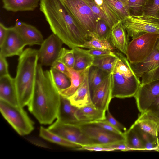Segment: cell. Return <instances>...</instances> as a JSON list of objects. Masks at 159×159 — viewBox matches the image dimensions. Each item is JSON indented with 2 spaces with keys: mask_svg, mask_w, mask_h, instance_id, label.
Returning <instances> with one entry per match:
<instances>
[{
  "mask_svg": "<svg viewBox=\"0 0 159 159\" xmlns=\"http://www.w3.org/2000/svg\"><path fill=\"white\" fill-rule=\"evenodd\" d=\"M61 95L49 70L38 64L34 92L27 106L30 112L42 124L49 125L57 119Z\"/></svg>",
  "mask_w": 159,
  "mask_h": 159,
  "instance_id": "2",
  "label": "cell"
},
{
  "mask_svg": "<svg viewBox=\"0 0 159 159\" xmlns=\"http://www.w3.org/2000/svg\"><path fill=\"white\" fill-rule=\"evenodd\" d=\"M158 139H159V136H158Z\"/></svg>",
  "mask_w": 159,
  "mask_h": 159,
  "instance_id": "52",
  "label": "cell"
},
{
  "mask_svg": "<svg viewBox=\"0 0 159 159\" xmlns=\"http://www.w3.org/2000/svg\"><path fill=\"white\" fill-rule=\"evenodd\" d=\"M103 1L121 22L130 16L127 7L120 0H103Z\"/></svg>",
  "mask_w": 159,
  "mask_h": 159,
  "instance_id": "32",
  "label": "cell"
},
{
  "mask_svg": "<svg viewBox=\"0 0 159 159\" xmlns=\"http://www.w3.org/2000/svg\"><path fill=\"white\" fill-rule=\"evenodd\" d=\"M130 64L136 76L140 79L143 75L159 66V50L155 48L151 54L143 60Z\"/></svg>",
  "mask_w": 159,
  "mask_h": 159,
  "instance_id": "22",
  "label": "cell"
},
{
  "mask_svg": "<svg viewBox=\"0 0 159 159\" xmlns=\"http://www.w3.org/2000/svg\"><path fill=\"white\" fill-rule=\"evenodd\" d=\"M126 144L134 150H145L141 137L133 124L124 133Z\"/></svg>",
  "mask_w": 159,
  "mask_h": 159,
  "instance_id": "27",
  "label": "cell"
},
{
  "mask_svg": "<svg viewBox=\"0 0 159 159\" xmlns=\"http://www.w3.org/2000/svg\"><path fill=\"white\" fill-rule=\"evenodd\" d=\"M155 48H157V49H158V50H159V39L155 47Z\"/></svg>",
  "mask_w": 159,
  "mask_h": 159,
  "instance_id": "51",
  "label": "cell"
},
{
  "mask_svg": "<svg viewBox=\"0 0 159 159\" xmlns=\"http://www.w3.org/2000/svg\"><path fill=\"white\" fill-rule=\"evenodd\" d=\"M140 78L141 84H145L159 79V66L150 71L144 74Z\"/></svg>",
  "mask_w": 159,
  "mask_h": 159,
  "instance_id": "39",
  "label": "cell"
},
{
  "mask_svg": "<svg viewBox=\"0 0 159 159\" xmlns=\"http://www.w3.org/2000/svg\"><path fill=\"white\" fill-rule=\"evenodd\" d=\"M118 58V56L115 52L112 54L95 57H94L92 66L110 74Z\"/></svg>",
  "mask_w": 159,
  "mask_h": 159,
  "instance_id": "28",
  "label": "cell"
},
{
  "mask_svg": "<svg viewBox=\"0 0 159 159\" xmlns=\"http://www.w3.org/2000/svg\"><path fill=\"white\" fill-rule=\"evenodd\" d=\"M0 99L13 105H19L14 79L9 74L0 77Z\"/></svg>",
  "mask_w": 159,
  "mask_h": 159,
  "instance_id": "21",
  "label": "cell"
},
{
  "mask_svg": "<svg viewBox=\"0 0 159 159\" xmlns=\"http://www.w3.org/2000/svg\"><path fill=\"white\" fill-rule=\"evenodd\" d=\"M89 70L80 87L74 94L67 98L72 105L78 108L93 103L88 80Z\"/></svg>",
  "mask_w": 159,
  "mask_h": 159,
  "instance_id": "17",
  "label": "cell"
},
{
  "mask_svg": "<svg viewBox=\"0 0 159 159\" xmlns=\"http://www.w3.org/2000/svg\"><path fill=\"white\" fill-rule=\"evenodd\" d=\"M14 27L23 40L26 45H41L44 40L40 31L33 25L20 21H17Z\"/></svg>",
  "mask_w": 159,
  "mask_h": 159,
  "instance_id": "15",
  "label": "cell"
},
{
  "mask_svg": "<svg viewBox=\"0 0 159 159\" xmlns=\"http://www.w3.org/2000/svg\"><path fill=\"white\" fill-rule=\"evenodd\" d=\"M51 67L65 74L69 77L70 73L68 70V68L60 60H57Z\"/></svg>",
  "mask_w": 159,
  "mask_h": 159,
  "instance_id": "45",
  "label": "cell"
},
{
  "mask_svg": "<svg viewBox=\"0 0 159 159\" xmlns=\"http://www.w3.org/2000/svg\"><path fill=\"white\" fill-rule=\"evenodd\" d=\"M115 53L118 58L111 73V98L134 97L141 84L140 79L134 72L125 55Z\"/></svg>",
  "mask_w": 159,
  "mask_h": 159,
  "instance_id": "4",
  "label": "cell"
},
{
  "mask_svg": "<svg viewBox=\"0 0 159 159\" xmlns=\"http://www.w3.org/2000/svg\"><path fill=\"white\" fill-rule=\"evenodd\" d=\"M148 0H128L127 7L130 16L143 15V9Z\"/></svg>",
  "mask_w": 159,
  "mask_h": 159,
  "instance_id": "34",
  "label": "cell"
},
{
  "mask_svg": "<svg viewBox=\"0 0 159 159\" xmlns=\"http://www.w3.org/2000/svg\"><path fill=\"white\" fill-rule=\"evenodd\" d=\"M3 8L8 11H32L38 7L40 0H2Z\"/></svg>",
  "mask_w": 159,
  "mask_h": 159,
  "instance_id": "23",
  "label": "cell"
},
{
  "mask_svg": "<svg viewBox=\"0 0 159 159\" xmlns=\"http://www.w3.org/2000/svg\"><path fill=\"white\" fill-rule=\"evenodd\" d=\"M48 129L65 139L81 145H94L82 131L78 125L65 124L57 120Z\"/></svg>",
  "mask_w": 159,
  "mask_h": 159,
  "instance_id": "10",
  "label": "cell"
},
{
  "mask_svg": "<svg viewBox=\"0 0 159 159\" xmlns=\"http://www.w3.org/2000/svg\"><path fill=\"white\" fill-rule=\"evenodd\" d=\"M39 135L44 139L56 144L76 149L82 146L70 142L61 136L50 131L48 128L41 126L39 129Z\"/></svg>",
  "mask_w": 159,
  "mask_h": 159,
  "instance_id": "26",
  "label": "cell"
},
{
  "mask_svg": "<svg viewBox=\"0 0 159 159\" xmlns=\"http://www.w3.org/2000/svg\"><path fill=\"white\" fill-rule=\"evenodd\" d=\"M75 57L74 65L73 69L77 71L86 70L92 65L94 57L86 50L80 47L72 48Z\"/></svg>",
  "mask_w": 159,
  "mask_h": 159,
  "instance_id": "25",
  "label": "cell"
},
{
  "mask_svg": "<svg viewBox=\"0 0 159 159\" xmlns=\"http://www.w3.org/2000/svg\"><path fill=\"white\" fill-rule=\"evenodd\" d=\"M8 28L0 23V45L3 43L7 34Z\"/></svg>",
  "mask_w": 159,
  "mask_h": 159,
  "instance_id": "48",
  "label": "cell"
},
{
  "mask_svg": "<svg viewBox=\"0 0 159 159\" xmlns=\"http://www.w3.org/2000/svg\"><path fill=\"white\" fill-rule=\"evenodd\" d=\"M63 43L53 33L44 40L38 50L40 64L42 66H51L58 59Z\"/></svg>",
  "mask_w": 159,
  "mask_h": 159,
  "instance_id": "11",
  "label": "cell"
},
{
  "mask_svg": "<svg viewBox=\"0 0 159 159\" xmlns=\"http://www.w3.org/2000/svg\"><path fill=\"white\" fill-rule=\"evenodd\" d=\"M143 12V15L159 19V0H148Z\"/></svg>",
  "mask_w": 159,
  "mask_h": 159,
  "instance_id": "35",
  "label": "cell"
},
{
  "mask_svg": "<svg viewBox=\"0 0 159 159\" xmlns=\"http://www.w3.org/2000/svg\"><path fill=\"white\" fill-rule=\"evenodd\" d=\"M57 60L63 62L67 67L73 68L75 57L73 49H68L62 48Z\"/></svg>",
  "mask_w": 159,
  "mask_h": 159,
  "instance_id": "36",
  "label": "cell"
},
{
  "mask_svg": "<svg viewBox=\"0 0 159 159\" xmlns=\"http://www.w3.org/2000/svg\"><path fill=\"white\" fill-rule=\"evenodd\" d=\"M78 125L95 145L104 146L125 141L124 134H119L111 132L93 123H80Z\"/></svg>",
  "mask_w": 159,
  "mask_h": 159,
  "instance_id": "9",
  "label": "cell"
},
{
  "mask_svg": "<svg viewBox=\"0 0 159 159\" xmlns=\"http://www.w3.org/2000/svg\"><path fill=\"white\" fill-rule=\"evenodd\" d=\"M0 110L4 118L18 134L28 135L34 129V123L23 107L0 99Z\"/></svg>",
  "mask_w": 159,
  "mask_h": 159,
  "instance_id": "5",
  "label": "cell"
},
{
  "mask_svg": "<svg viewBox=\"0 0 159 159\" xmlns=\"http://www.w3.org/2000/svg\"><path fill=\"white\" fill-rule=\"evenodd\" d=\"M106 111L96 107L93 103L77 109L75 116L81 123H92L106 119Z\"/></svg>",
  "mask_w": 159,
  "mask_h": 159,
  "instance_id": "19",
  "label": "cell"
},
{
  "mask_svg": "<svg viewBox=\"0 0 159 159\" xmlns=\"http://www.w3.org/2000/svg\"><path fill=\"white\" fill-rule=\"evenodd\" d=\"M143 143L145 150H153L159 152V139L143 131L135 125Z\"/></svg>",
  "mask_w": 159,
  "mask_h": 159,
  "instance_id": "33",
  "label": "cell"
},
{
  "mask_svg": "<svg viewBox=\"0 0 159 159\" xmlns=\"http://www.w3.org/2000/svg\"><path fill=\"white\" fill-rule=\"evenodd\" d=\"M102 146L113 149L115 150H120L125 151L134 150L126 144L125 141Z\"/></svg>",
  "mask_w": 159,
  "mask_h": 159,
  "instance_id": "42",
  "label": "cell"
},
{
  "mask_svg": "<svg viewBox=\"0 0 159 159\" xmlns=\"http://www.w3.org/2000/svg\"><path fill=\"white\" fill-rule=\"evenodd\" d=\"M159 39V34L146 33L133 39L129 43L126 57L129 63L141 61L154 50Z\"/></svg>",
  "mask_w": 159,
  "mask_h": 159,
  "instance_id": "7",
  "label": "cell"
},
{
  "mask_svg": "<svg viewBox=\"0 0 159 159\" xmlns=\"http://www.w3.org/2000/svg\"><path fill=\"white\" fill-rule=\"evenodd\" d=\"M26 46L14 26L8 28L6 37L0 45V56L5 57L20 56Z\"/></svg>",
  "mask_w": 159,
  "mask_h": 159,
  "instance_id": "13",
  "label": "cell"
},
{
  "mask_svg": "<svg viewBox=\"0 0 159 159\" xmlns=\"http://www.w3.org/2000/svg\"><path fill=\"white\" fill-rule=\"evenodd\" d=\"M39 9L53 33L70 48H81L90 37L75 20L61 0H40Z\"/></svg>",
  "mask_w": 159,
  "mask_h": 159,
  "instance_id": "1",
  "label": "cell"
},
{
  "mask_svg": "<svg viewBox=\"0 0 159 159\" xmlns=\"http://www.w3.org/2000/svg\"><path fill=\"white\" fill-rule=\"evenodd\" d=\"M159 96V79L140 84L134 97L137 108L142 112L147 110Z\"/></svg>",
  "mask_w": 159,
  "mask_h": 159,
  "instance_id": "12",
  "label": "cell"
},
{
  "mask_svg": "<svg viewBox=\"0 0 159 159\" xmlns=\"http://www.w3.org/2000/svg\"><path fill=\"white\" fill-rule=\"evenodd\" d=\"M107 111L106 119L105 120L115 128L122 133H124L126 130V128L112 116L110 113L109 109Z\"/></svg>",
  "mask_w": 159,
  "mask_h": 159,
  "instance_id": "40",
  "label": "cell"
},
{
  "mask_svg": "<svg viewBox=\"0 0 159 159\" xmlns=\"http://www.w3.org/2000/svg\"><path fill=\"white\" fill-rule=\"evenodd\" d=\"M134 123L143 131L158 139L159 117L150 111L147 110L141 112Z\"/></svg>",
  "mask_w": 159,
  "mask_h": 159,
  "instance_id": "16",
  "label": "cell"
},
{
  "mask_svg": "<svg viewBox=\"0 0 159 159\" xmlns=\"http://www.w3.org/2000/svg\"><path fill=\"white\" fill-rule=\"evenodd\" d=\"M38 61V50L31 48L19 56L14 79L19 105L23 107L28 105L34 92Z\"/></svg>",
  "mask_w": 159,
  "mask_h": 159,
  "instance_id": "3",
  "label": "cell"
},
{
  "mask_svg": "<svg viewBox=\"0 0 159 159\" xmlns=\"http://www.w3.org/2000/svg\"><path fill=\"white\" fill-rule=\"evenodd\" d=\"M109 74L96 66L89 68L88 80L90 91H93Z\"/></svg>",
  "mask_w": 159,
  "mask_h": 159,
  "instance_id": "30",
  "label": "cell"
},
{
  "mask_svg": "<svg viewBox=\"0 0 159 159\" xmlns=\"http://www.w3.org/2000/svg\"><path fill=\"white\" fill-rule=\"evenodd\" d=\"M111 29L103 19L99 20L97 22L95 33L101 39L109 40Z\"/></svg>",
  "mask_w": 159,
  "mask_h": 159,
  "instance_id": "37",
  "label": "cell"
},
{
  "mask_svg": "<svg viewBox=\"0 0 159 159\" xmlns=\"http://www.w3.org/2000/svg\"><path fill=\"white\" fill-rule=\"evenodd\" d=\"M77 149L95 151H115L114 149L111 148L105 147L101 145H95L82 146L80 148Z\"/></svg>",
  "mask_w": 159,
  "mask_h": 159,
  "instance_id": "43",
  "label": "cell"
},
{
  "mask_svg": "<svg viewBox=\"0 0 159 159\" xmlns=\"http://www.w3.org/2000/svg\"><path fill=\"white\" fill-rule=\"evenodd\" d=\"M91 8L92 11L98 15L101 19L104 20L107 24L111 30L112 28V25L107 19L100 6L98 5L94 0H83Z\"/></svg>",
  "mask_w": 159,
  "mask_h": 159,
  "instance_id": "38",
  "label": "cell"
},
{
  "mask_svg": "<svg viewBox=\"0 0 159 159\" xmlns=\"http://www.w3.org/2000/svg\"><path fill=\"white\" fill-rule=\"evenodd\" d=\"M92 123H93L104 129L111 132L119 134H124V133L115 128L105 120L95 121Z\"/></svg>",
  "mask_w": 159,
  "mask_h": 159,
  "instance_id": "41",
  "label": "cell"
},
{
  "mask_svg": "<svg viewBox=\"0 0 159 159\" xmlns=\"http://www.w3.org/2000/svg\"><path fill=\"white\" fill-rule=\"evenodd\" d=\"M122 23L129 37L132 39L146 33L159 34V19L155 17L130 16Z\"/></svg>",
  "mask_w": 159,
  "mask_h": 159,
  "instance_id": "8",
  "label": "cell"
},
{
  "mask_svg": "<svg viewBox=\"0 0 159 159\" xmlns=\"http://www.w3.org/2000/svg\"><path fill=\"white\" fill-rule=\"evenodd\" d=\"M89 68L84 70L77 71L73 68H68L71 85L67 89L59 92L60 94L68 98L74 94L82 84Z\"/></svg>",
  "mask_w": 159,
  "mask_h": 159,
  "instance_id": "24",
  "label": "cell"
},
{
  "mask_svg": "<svg viewBox=\"0 0 159 159\" xmlns=\"http://www.w3.org/2000/svg\"><path fill=\"white\" fill-rule=\"evenodd\" d=\"M96 3L99 6H101L103 3V0H94Z\"/></svg>",
  "mask_w": 159,
  "mask_h": 159,
  "instance_id": "49",
  "label": "cell"
},
{
  "mask_svg": "<svg viewBox=\"0 0 159 159\" xmlns=\"http://www.w3.org/2000/svg\"><path fill=\"white\" fill-rule=\"evenodd\" d=\"M90 37V39L87 41L81 48L99 49L113 52L115 50V48L111 45L109 40L101 39L95 33L91 34Z\"/></svg>",
  "mask_w": 159,
  "mask_h": 159,
  "instance_id": "29",
  "label": "cell"
},
{
  "mask_svg": "<svg viewBox=\"0 0 159 159\" xmlns=\"http://www.w3.org/2000/svg\"><path fill=\"white\" fill-rule=\"evenodd\" d=\"M120 0L124 4V5L127 7L128 0Z\"/></svg>",
  "mask_w": 159,
  "mask_h": 159,
  "instance_id": "50",
  "label": "cell"
},
{
  "mask_svg": "<svg viewBox=\"0 0 159 159\" xmlns=\"http://www.w3.org/2000/svg\"><path fill=\"white\" fill-rule=\"evenodd\" d=\"M147 110L159 117V96L152 103Z\"/></svg>",
  "mask_w": 159,
  "mask_h": 159,
  "instance_id": "47",
  "label": "cell"
},
{
  "mask_svg": "<svg viewBox=\"0 0 159 159\" xmlns=\"http://www.w3.org/2000/svg\"><path fill=\"white\" fill-rule=\"evenodd\" d=\"M112 80L108 75L93 91L92 102L97 108L106 111L108 109L111 98Z\"/></svg>",
  "mask_w": 159,
  "mask_h": 159,
  "instance_id": "14",
  "label": "cell"
},
{
  "mask_svg": "<svg viewBox=\"0 0 159 159\" xmlns=\"http://www.w3.org/2000/svg\"><path fill=\"white\" fill-rule=\"evenodd\" d=\"M49 71L53 81L59 93L70 86L71 79L67 75L52 67Z\"/></svg>",
  "mask_w": 159,
  "mask_h": 159,
  "instance_id": "31",
  "label": "cell"
},
{
  "mask_svg": "<svg viewBox=\"0 0 159 159\" xmlns=\"http://www.w3.org/2000/svg\"><path fill=\"white\" fill-rule=\"evenodd\" d=\"M129 38L121 22L111 30L109 40L114 48L126 55L129 43Z\"/></svg>",
  "mask_w": 159,
  "mask_h": 159,
  "instance_id": "18",
  "label": "cell"
},
{
  "mask_svg": "<svg viewBox=\"0 0 159 159\" xmlns=\"http://www.w3.org/2000/svg\"><path fill=\"white\" fill-rule=\"evenodd\" d=\"M8 66L6 57L0 56V77L9 74Z\"/></svg>",
  "mask_w": 159,
  "mask_h": 159,
  "instance_id": "46",
  "label": "cell"
},
{
  "mask_svg": "<svg viewBox=\"0 0 159 159\" xmlns=\"http://www.w3.org/2000/svg\"><path fill=\"white\" fill-rule=\"evenodd\" d=\"M70 15L90 37L101 19L83 0H61Z\"/></svg>",
  "mask_w": 159,
  "mask_h": 159,
  "instance_id": "6",
  "label": "cell"
},
{
  "mask_svg": "<svg viewBox=\"0 0 159 159\" xmlns=\"http://www.w3.org/2000/svg\"><path fill=\"white\" fill-rule=\"evenodd\" d=\"M77 108L71 103L67 98L61 95L60 102L57 120L64 123L79 125L80 123L75 116V112Z\"/></svg>",
  "mask_w": 159,
  "mask_h": 159,
  "instance_id": "20",
  "label": "cell"
},
{
  "mask_svg": "<svg viewBox=\"0 0 159 159\" xmlns=\"http://www.w3.org/2000/svg\"><path fill=\"white\" fill-rule=\"evenodd\" d=\"M86 50L94 57L112 54L114 53V52L111 51L97 48L89 49Z\"/></svg>",
  "mask_w": 159,
  "mask_h": 159,
  "instance_id": "44",
  "label": "cell"
}]
</instances>
